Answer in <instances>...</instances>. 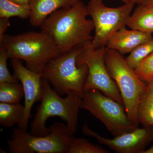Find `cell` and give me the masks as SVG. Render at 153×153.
Returning a JSON list of instances; mask_svg holds the SVG:
<instances>
[{"label":"cell","instance_id":"obj_1","mask_svg":"<svg viewBox=\"0 0 153 153\" xmlns=\"http://www.w3.org/2000/svg\"><path fill=\"white\" fill-rule=\"evenodd\" d=\"M88 16L87 6L79 1L50 15L40 27L41 31L53 39L60 53L68 52L93 39L94 25Z\"/></svg>","mask_w":153,"mask_h":153},{"label":"cell","instance_id":"obj_2","mask_svg":"<svg viewBox=\"0 0 153 153\" xmlns=\"http://www.w3.org/2000/svg\"><path fill=\"white\" fill-rule=\"evenodd\" d=\"M0 46L9 58L23 60L28 69L40 74L50 60L61 53L53 39L42 31L5 35Z\"/></svg>","mask_w":153,"mask_h":153},{"label":"cell","instance_id":"obj_3","mask_svg":"<svg viewBox=\"0 0 153 153\" xmlns=\"http://www.w3.org/2000/svg\"><path fill=\"white\" fill-rule=\"evenodd\" d=\"M43 85L41 103L31 123L30 133L36 136L47 134L50 130V128L46 126L47 120L50 118L57 116L66 122L68 133L73 136L77 128L82 96L71 91L63 98L43 78Z\"/></svg>","mask_w":153,"mask_h":153},{"label":"cell","instance_id":"obj_4","mask_svg":"<svg viewBox=\"0 0 153 153\" xmlns=\"http://www.w3.org/2000/svg\"><path fill=\"white\" fill-rule=\"evenodd\" d=\"M83 44L60 53L47 63L42 71V78L47 80L59 95H67L74 91L82 95L88 74L85 64H78L77 57Z\"/></svg>","mask_w":153,"mask_h":153},{"label":"cell","instance_id":"obj_5","mask_svg":"<svg viewBox=\"0 0 153 153\" xmlns=\"http://www.w3.org/2000/svg\"><path fill=\"white\" fill-rule=\"evenodd\" d=\"M123 55L116 50L106 48L105 63L111 76L118 88L129 120L139 127L138 109L141 100L146 91L147 84L128 64Z\"/></svg>","mask_w":153,"mask_h":153},{"label":"cell","instance_id":"obj_6","mask_svg":"<svg viewBox=\"0 0 153 153\" xmlns=\"http://www.w3.org/2000/svg\"><path fill=\"white\" fill-rule=\"evenodd\" d=\"M50 128L49 133L44 136L14 128L7 141V150L11 153H68L74 137L68 133L67 126L55 122Z\"/></svg>","mask_w":153,"mask_h":153},{"label":"cell","instance_id":"obj_7","mask_svg":"<svg viewBox=\"0 0 153 153\" xmlns=\"http://www.w3.org/2000/svg\"><path fill=\"white\" fill-rule=\"evenodd\" d=\"M80 108L90 112L114 137L137 128L129 120L123 105L97 89L84 91Z\"/></svg>","mask_w":153,"mask_h":153},{"label":"cell","instance_id":"obj_8","mask_svg":"<svg viewBox=\"0 0 153 153\" xmlns=\"http://www.w3.org/2000/svg\"><path fill=\"white\" fill-rule=\"evenodd\" d=\"M134 5L125 4L116 8L104 4L103 0H91L87 5L88 16L94 27V36L91 41L94 48L105 47L109 38L117 31L127 26Z\"/></svg>","mask_w":153,"mask_h":153},{"label":"cell","instance_id":"obj_9","mask_svg":"<svg viewBox=\"0 0 153 153\" xmlns=\"http://www.w3.org/2000/svg\"><path fill=\"white\" fill-rule=\"evenodd\" d=\"M91 41L83 44L82 51L77 57L78 64H85L88 68L84 91L97 89L124 105L118 88L106 66L105 59L106 47L94 48Z\"/></svg>","mask_w":153,"mask_h":153},{"label":"cell","instance_id":"obj_10","mask_svg":"<svg viewBox=\"0 0 153 153\" xmlns=\"http://www.w3.org/2000/svg\"><path fill=\"white\" fill-rule=\"evenodd\" d=\"M129 132L107 139L89 128L87 124L82 126V132L86 135L93 137L100 143L108 147L118 153H143L153 140V126H143Z\"/></svg>","mask_w":153,"mask_h":153},{"label":"cell","instance_id":"obj_11","mask_svg":"<svg viewBox=\"0 0 153 153\" xmlns=\"http://www.w3.org/2000/svg\"><path fill=\"white\" fill-rule=\"evenodd\" d=\"M11 65L14 76L22 83L25 94V114L24 119L18 128L27 131L31 111L35 102L41 101L43 96V78L42 74L28 69L22 64V60L11 59Z\"/></svg>","mask_w":153,"mask_h":153},{"label":"cell","instance_id":"obj_12","mask_svg":"<svg viewBox=\"0 0 153 153\" xmlns=\"http://www.w3.org/2000/svg\"><path fill=\"white\" fill-rule=\"evenodd\" d=\"M153 38L152 34L138 30L122 28L112 35L107 42V49H113L123 55L130 53L141 44Z\"/></svg>","mask_w":153,"mask_h":153},{"label":"cell","instance_id":"obj_13","mask_svg":"<svg viewBox=\"0 0 153 153\" xmlns=\"http://www.w3.org/2000/svg\"><path fill=\"white\" fill-rule=\"evenodd\" d=\"M80 0H30V23L33 27H41L47 17L59 9L75 4Z\"/></svg>","mask_w":153,"mask_h":153},{"label":"cell","instance_id":"obj_14","mask_svg":"<svg viewBox=\"0 0 153 153\" xmlns=\"http://www.w3.org/2000/svg\"><path fill=\"white\" fill-rule=\"evenodd\" d=\"M127 26L131 30L153 33V7L139 4L128 20Z\"/></svg>","mask_w":153,"mask_h":153},{"label":"cell","instance_id":"obj_15","mask_svg":"<svg viewBox=\"0 0 153 153\" xmlns=\"http://www.w3.org/2000/svg\"><path fill=\"white\" fill-rule=\"evenodd\" d=\"M25 114V105L0 102V125L10 128L22 123Z\"/></svg>","mask_w":153,"mask_h":153},{"label":"cell","instance_id":"obj_16","mask_svg":"<svg viewBox=\"0 0 153 153\" xmlns=\"http://www.w3.org/2000/svg\"><path fill=\"white\" fill-rule=\"evenodd\" d=\"M147 88L140 102L138 120L142 125L153 126V80L147 82Z\"/></svg>","mask_w":153,"mask_h":153},{"label":"cell","instance_id":"obj_17","mask_svg":"<svg viewBox=\"0 0 153 153\" xmlns=\"http://www.w3.org/2000/svg\"><path fill=\"white\" fill-rule=\"evenodd\" d=\"M30 13L29 4H19L10 0H0V18L9 19L12 17H18L27 19L30 18Z\"/></svg>","mask_w":153,"mask_h":153},{"label":"cell","instance_id":"obj_18","mask_svg":"<svg viewBox=\"0 0 153 153\" xmlns=\"http://www.w3.org/2000/svg\"><path fill=\"white\" fill-rule=\"evenodd\" d=\"M22 83L18 82L0 83V102L18 104L24 97Z\"/></svg>","mask_w":153,"mask_h":153},{"label":"cell","instance_id":"obj_19","mask_svg":"<svg viewBox=\"0 0 153 153\" xmlns=\"http://www.w3.org/2000/svg\"><path fill=\"white\" fill-rule=\"evenodd\" d=\"M153 52V38L139 45L126 58L128 64L135 69L145 58Z\"/></svg>","mask_w":153,"mask_h":153},{"label":"cell","instance_id":"obj_20","mask_svg":"<svg viewBox=\"0 0 153 153\" xmlns=\"http://www.w3.org/2000/svg\"><path fill=\"white\" fill-rule=\"evenodd\" d=\"M100 146L90 143L82 138L73 137L68 153H108Z\"/></svg>","mask_w":153,"mask_h":153},{"label":"cell","instance_id":"obj_21","mask_svg":"<svg viewBox=\"0 0 153 153\" xmlns=\"http://www.w3.org/2000/svg\"><path fill=\"white\" fill-rule=\"evenodd\" d=\"M135 71L145 82L153 80V52L140 63Z\"/></svg>","mask_w":153,"mask_h":153},{"label":"cell","instance_id":"obj_22","mask_svg":"<svg viewBox=\"0 0 153 153\" xmlns=\"http://www.w3.org/2000/svg\"><path fill=\"white\" fill-rule=\"evenodd\" d=\"M9 57L6 50L2 46H0V83L18 82V79L11 75L7 65Z\"/></svg>","mask_w":153,"mask_h":153},{"label":"cell","instance_id":"obj_23","mask_svg":"<svg viewBox=\"0 0 153 153\" xmlns=\"http://www.w3.org/2000/svg\"><path fill=\"white\" fill-rule=\"evenodd\" d=\"M10 25L9 19L0 18V41H1L5 36V33Z\"/></svg>","mask_w":153,"mask_h":153},{"label":"cell","instance_id":"obj_24","mask_svg":"<svg viewBox=\"0 0 153 153\" xmlns=\"http://www.w3.org/2000/svg\"><path fill=\"white\" fill-rule=\"evenodd\" d=\"M125 4H131L134 5L135 4H141L143 3L145 0H121Z\"/></svg>","mask_w":153,"mask_h":153},{"label":"cell","instance_id":"obj_25","mask_svg":"<svg viewBox=\"0 0 153 153\" xmlns=\"http://www.w3.org/2000/svg\"><path fill=\"white\" fill-rule=\"evenodd\" d=\"M10 1L19 4L26 5L29 4L30 0H10Z\"/></svg>","mask_w":153,"mask_h":153},{"label":"cell","instance_id":"obj_26","mask_svg":"<svg viewBox=\"0 0 153 153\" xmlns=\"http://www.w3.org/2000/svg\"><path fill=\"white\" fill-rule=\"evenodd\" d=\"M141 4L144 5L149 6V7H153V0H145L144 2Z\"/></svg>","mask_w":153,"mask_h":153},{"label":"cell","instance_id":"obj_27","mask_svg":"<svg viewBox=\"0 0 153 153\" xmlns=\"http://www.w3.org/2000/svg\"><path fill=\"white\" fill-rule=\"evenodd\" d=\"M143 153H153V143L152 146L148 149L145 150Z\"/></svg>","mask_w":153,"mask_h":153},{"label":"cell","instance_id":"obj_28","mask_svg":"<svg viewBox=\"0 0 153 153\" xmlns=\"http://www.w3.org/2000/svg\"><path fill=\"white\" fill-rule=\"evenodd\" d=\"M1 151H2V152H4V151H3L2 149V150H1ZM4 152H5V151H4ZM1 152V153H3V152L7 153V152Z\"/></svg>","mask_w":153,"mask_h":153}]
</instances>
